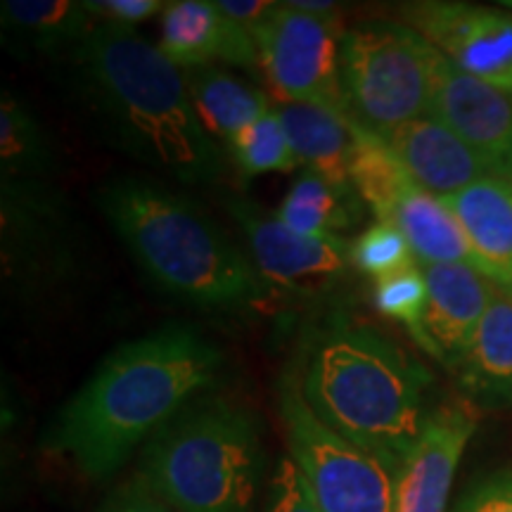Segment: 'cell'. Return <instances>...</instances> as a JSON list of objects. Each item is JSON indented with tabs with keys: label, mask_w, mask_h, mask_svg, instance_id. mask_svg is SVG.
Masks as SVG:
<instances>
[{
	"label": "cell",
	"mask_w": 512,
	"mask_h": 512,
	"mask_svg": "<svg viewBox=\"0 0 512 512\" xmlns=\"http://www.w3.org/2000/svg\"><path fill=\"white\" fill-rule=\"evenodd\" d=\"M228 162L235 164L240 176L254 178L261 174H290L299 166L290 138H287L278 112L271 110L226 145Z\"/></svg>",
	"instance_id": "25"
},
{
	"label": "cell",
	"mask_w": 512,
	"mask_h": 512,
	"mask_svg": "<svg viewBox=\"0 0 512 512\" xmlns=\"http://www.w3.org/2000/svg\"><path fill=\"white\" fill-rule=\"evenodd\" d=\"M451 512H512V470H496L475 479Z\"/></svg>",
	"instance_id": "28"
},
{
	"label": "cell",
	"mask_w": 512,
	"mask_h": 512,
	"mask_svg": "<svg viewBox=\"0 0 512 512\" xmlns=\"http://www.w3.org/2000/svg\"><path fill=\"white\" fill-rule=\"evenodd\" d=\"M437 48L418 31L389 19H368L344 31L339 88L344 114L370 133L430 117Z\"/></svg>",
	"instance_id": "6"
},
{
	"label": "cell",
	"mask_w": 512,
	"mask_h": 512,
	"mask_svg": "<svg viewBox=\"0 0 512 512\" xmlns=\"http://www.w3.org/2000/svg\"><path fill=\"white\" fill-rule=\"evenodd\" d=\"M159 50L183 72L214 62L242 69L259 67L254 36L209 0H178L166 5Z\"/></svg>",
	"instance_id": "17"
},
{
	"label": "cell",
	"mask_w": 512,
	"mask_h": 512,
	"mask_svg": "<svg viewBox=\"0 0 512 512\" xmlns=\"http://www.w3.org/2000/svg\"><path fill=\"white\" fill-rule=\"evenodd\" d=\"M55 166L53 145L31 107L15 93L0 95V178L48 181Z\"/></svg>",
	"instance_id": "24"
},
{
	"label": "cell",
	"mask_w": 512,
	"mask_h": 512,
	"mask_svg": "<svg viewBox=\"0 0 512 512\" xmlns=\"http://www.w3.org/2000/svg\"><path fill=\"white\" fill-rule=\"evenodd\" d=\"M64 62L76 105L105 145L174 181H221L226 152L197 117L183 69L159 46L98 19Z\"/></svg>",
	"instance_id": "1"
},
{
	"label": "cell",
	"mask_w": 512,
	"mask_h": 512,
	"mask_svg": "<svg viewBox=\"0 0 512 512\" xmlns=\"http://www.w3.org/2000/svg\"><path fill=\"white\" fill-rule=\"evenodd\" d=\"M81 223L48 181L0 183V264L10 302L34 306L64 294L83 273Z\"/></svg>",
	"instance_id": "7"
},
{
	"label": "cell",
	"mask_w": 512,
	"mask_h": 512,
	"mask_svg": "<svg viewBox=\"0 0 512 512\" xmlns=\"http://www.w3.org/2000/svg\"><path fill=\"white\" fill-rule=\"evenodd\" d=\"M430 117L458 133L496 176L512 183V93L463 72L437 50Z\"/></svg>",
	"instance_id": "13"
},
{
	"label": "cell",
	"mask_w": 512,
	"mask_h": 512,
	"mask_svg": "<svg viewBox=\"0 0 512 512\" xmlns=\"http://www.w3.org/2000/svg\"><path fill=\"white\" fill-rule=\"evenodd\" d=\"M460 394L472 408H512V294L498 290L453 370Z\"/></svg>",
	"instance_id": "21"
},
{
	"label": "cell",
	"mask_w": 512,
	"mask_h": 512,
	"mask_svg": "<svg viewBox=\"0 0 512 512\" xmlns=\"http://www.w3.org/2000/svg\"><path fill=\"white\" fill-rule=\"evenodd\" d=\"M275 392L290 458L302 472L318 510L394 512L399 472L330 430L306 403L294 368L280 375Z\"/></svg>",
	"instance_id": "8"
},
{
	"label": "cell",
	"mask_w": 512,
	"mask_h": 512,
	"mask_svg": "<svg viewBox=\"0 0 512 512\" xmlns=\"http://www.w3.org/2000/svg\"><path fill=\"white\" fill-rule=\"evenodd\" d=\"M268 512H320L302 472L290 456L280 458L268 489Z\"/></svg>",
	"instance_id": "29"
},
{
	"label": "cell",
	"mask_w": 512,
	"mask_h": 512,
	"mask_svg": "<svg viewBox=\"0 0 512 512\" xmlns=\"http://www.w3.org/2000/svg\"><path fill=\"white\" fill-rule=\"evenodd\" d=\"M273 110L283 121L299 166L323 176L335 188L356 195L351 183L358 131L339 110L318 102L275 100Z\"/></svg>",
	"instance_id": "20"
},
{
	"label": "cell",
	"mask_w": 512,
	"mask_h": 512,
	"mask_svg": "<svg viewBox=\"0 0 512 512\" xmlns=\"http://www.w3.org/2000/svg\"><path fill=\"white\" fill-rule=\"evenodd\" d=\"M475 430L477 413L467 401L434 408L399 467L394 512H446L460 458Z\"/></svg>",
	"instance_id": "14"
},
{
	"label": "cell",
	"mask_w": 512,
	"mask_h": 512,
	"mask_svg": "<svg viewBox=\"0 0 512 512\" xmlns=\"http://www.w3.org/2000/svg\"><path fill=\"white\" fill-rule=\"evenodd\" d=\"M294 370L330 430L399 472L432 413L434 377L418 358L377 325L337 313L309 332Z\"/></svg>",
	"instance_id": "3"
},
{
	"label": "cell",
	"mask_w": 512,
	"mask_h": 512,
	"mask_svg": "<svg viewBox=\"0 0 512 512\" xmlns=\"http://www.w3.org/2000/svg\"><path fill=\"white\" fill-rule=\"evenodd\" d=\"M373 302L382 316L403 325V328L411 332L415 342H418L422 335V320H425L427 302H430L425 268L420 264H413L399 273L377 280Z\"/></svg>",
	"instance_id": "26"
},
{
	"label": "cell",
	"mask_w": 512,
	"mask_h": 512,
	"mask_svg": "<svg viewBox=\"0 0 512 512\" xmlns=\"http://www.w3.org/2000/svg\"><path fill=\"white\" fill-rule=\"evenodd\" d=\"M377 138L415 183L437 197L453 195L484 176H496L458 133L434 117L408 121Z\"/></svg>",
	"instance_id": "16"
},
{
	"label": "cell",
	"mask_w": 512,
	"mask_h": 512,
	"mask_svg": "<svg viewBox=\"0 0 512 512\" xmlns=\"http://www.w3.org/2000/svg\"><path fill=\"white\" fill-rule=\"evenodd\" d=\"M98 512H176L147 486L140 475L128 477L124 484L105 496Z\"/></svg>",
	"instance_id": "30"
},
{
	"label": "cell",
	"mask_w": 512,
	"mask_h": 512,
	"mask_svg": "<svg viewBox=\"0 0 512 512\" xmlns=\"http://www.w3.org/2000/svg\"><path fill=\"white\" fill-rule=\"evenodd\" d=\"M223 351L197 325L166 323L112 351L48 427L46 451L91 479L117 475L223 373Z\"/></svg>",
	"instance_id": "2"
},
{
	"label": "cell",
	"mask_w": 512,
	"mask_h": 512,
	"mask_svg": "<svg viewBox=\"0 0 512 512\" xmlns=\"http://www.w3.org/2000/svg\"><path fill=\"white\" fill-rule=\"evenodd\" d=\"M98 24L72 0H5L0 5L3 46L19 60L64 62Z\"/></svg>",
	"instance_id": "19"
},
{
	"label": "cell",
	"mask_w": 512,
	"mask_h": 512,
	"mask_svg": "<svg viewBox=\"0 0 512 512\" xmlns=\"http://www.w3.org/2000/svg\"><path fill=\"white\" fill-rule=\"evenodd\" d=\"M223 207L242 228L249 256L271 290L318 292L354 266L351 242L342 235L304 238L287 228L275 211L242 195H226Z\"/></svg>",
	"instance_id": "11"
},
{
	"label": "cell",
	"mask_w": 512,
	"mask_h": 512,
	"mask_svg": "<svg viewBox=\"0 0 512 512\" xmlns=\"http://www.w3.org/2000/svg\"><path fill=\"white\" fill-rule=\"evenodd\" d=\"M356 131L351 183L375 219L399 230L420 266L470 264L463 230L444 200L415 183L380 138Z\"/></svg>",
	"instance_id": "9"
},
{
	"label": "cell",
	"mask_w": 512,
	"mask_h": 512,
	"mask_svg": "<svg viewBox=\"0 0 512 512\" xmlns=\"http://www.w3.org/2000/svg\"><path fill=\"white\" fill-rule=\"evenodd\" d=\"M441 200L463 230L470 266L512 294V183L484 176Z\"/></svg>",
	"instance_id": "18"
},
{
	"label": "cell",
	"mask_w": 512,
	"mask_h": 512,
	"mask_svg": "<svg viewBox=\"0 0 512 512\" xmlns=\"http://www.w3.org/2000/svg\"><path fill=\"white\" fill-rule=\"evenodd\" d=\"M185 83L195 105L197 117L216 143L226 150L245 128L256 124L273 110L268 93L254 88L228 69L207 64V67L185 69Z\"/></svg>",
	"instance_id": "22"
},
{
	"label": "cell",
	"mask_w": 512,
	"mask_h": 512,
	"mask_svg": "<svg viewBox=\"0 0 512 512\" xmlns=\"http://www.w3.org/2000/svg\"><path fill=\"white\" fill-rule=\"evenodd\" d=\"M264 467L256 415L207 392L147 441L136 475L176 512H252Z\"/></svg>",
	"instance_id": "5"
},
{
	"label": "cell",
	"mask_w": 512,
	"mask_h": 512,
	"mask_svg": "<svg viewBox=\"0 0 512 512\" xmlns=\"http://www.w3.org/2000/svg\"><path fill=\"white\" fill-rule=\"evenodd\" d=\"M100 214L140 273L166 297L202 311L235 313L271 294L252 256L200 204L145 176H117L95 195Z\"/></svg>",
	"instance_id": "4"
},
{
	"label": "cell",
	"mask_w": 512,
	"mask_h": 512,
	"mask_svg": "<svg viewBox=\"0 0 512 512\" xmlns=\"http://www.w3.org/2000/svg\"><path fill=\"white\" fill-rule=\"evenodd\" d=\"M344 31L339 15H311L290 3H280L278 10L252 31L259 69L271 83L275 100L318 102L344 114L339 88Z\"/></svg>",
	"instance_id": "10"
},
{
	"label": "cell",
	"mask_w": 512,
	"mask_h": 512,
	"mask_svg": "<svg viewBox=\"0 0 512 512\" xmlns=\"http://www.w3.org/2000/svg\"><path fill=\"white\" fill-rule=\"evenodd\" d=\"M290 5L302 12H311V15H339L337 5L328 0H290Z\"/></svg>",
	"instance_id": "33"
},
{
	"label": "cell",
	"mask_w": 512,
	"mask_h": 512,
	"mask_svg": "<svg viewBox=\"0 0 512 512\" xmlns=\"http://www.w3.org/2000/svg\"><path fill=\"white\" fill-rule=\"evenodd\" d=\"M401 17L458 69L512 93V12L422 0L401 5Z\"/></svg>",
	"instance_id": "12"
},
{
	"label": "cell",
	"mask_w": 512,
	"mask_h": 512,
	"mask_svg": "<svg viewBox=\"0 0 512 512\" xmlns=\"http://www.w3.org/2000/svg\"><path fill=\"white\" fill-rule=\"evenodd\" d=\"M351 261H354V268L370 275L375 283L387 278V275L418 264L408 240L394 226H387V223L380 221L368 230H363L351 242Z\"/></svg>",
	"instance_id": "27"
},
{
	"label": "cell",
	"mask_w": 512,
	"mask_h": 512,
	"mask_svg": "<svg viewBox=\"0 0 512 512\" xmlns=\"http://www.w3.org/2000/svg\"><path fill=\"white\" fill-rule=\"evenodd\" d=\"M83 8L100 22L121 24V27H136L145 19L164 12L162 0H83Z\"/></svg>",
	"instance_id": "31"
},
{
	"label": "cell",
	"mask_w": 512,
	"mask_h": 512,
	"mask_svg": "<svg viewBox=\"0 0 512 512\" xmlns=\"http://www.w3.org/2000/svg\"><path fill=\"white\" fill-rule=\"evenodd\" d=\"M214 3L219 5L223 15L245 27L249 34L259 29L280 5L271 0H214Z\"/></svg>",
	"instance_id": "32"
},
{
	"label": "cell",
	"mask_w": 512,
	"mask_h": 512,
	"mask_svg": "<svg viewBox=\"0 0 512 512\" xmlns=\"http://www.w3.org/2000/svg\"><path fill=\"white\" fill-rule=\"evenodd\" d=\"M425 268L427 302L418 344L441 366L456 370L498 287L470 264H434Z\"/></svg>",
	"instance_id": "15"
},
{
	"label": "cell",
	"mask_w": 512,
	"mask_h": 512,
	"mask_svg": "<svg viewBox=\"0 0 512 512\" xmlns=\"http://www.w3.org/2000/svg\"><path fill=\"white\" fill-rule=\"evenodd\" d=\"M275 214L304 238H332L358 221L361 197L335 188L313 171H304L287 190Z\"/></svg>",
	"instance_id": "23"
}]
</instances>
